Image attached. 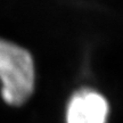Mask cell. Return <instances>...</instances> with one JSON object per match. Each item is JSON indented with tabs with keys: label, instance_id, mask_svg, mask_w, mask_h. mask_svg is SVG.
Wrapping results in <instances>:
<instances>
[{
	"label": "cell",
	"instance_id": "obj_1",
	"mask_svg": "<svg viewBox=\"0 0 123 123\" xmlns=\"http://www.w3.org/2000/svg\"><path fill=\"white\" fill-rule=\"evenodd\" d=\"M34 63L26 49L0 39V83L5 101L21 106L34 89Z\"/></svg>",
	"mask_w": 123,
	"mask_h": 123
},
{
	"label": "cell",
	"instance_id": "obj_2",
	"mask_svg": "<svg viewBox=\"0 0 123 123\" xmlns=\"http://www.w3.org/2000/svg\"><path fill=\"white\" fill-rule=\"evenodd\" d=\"M108 104L100 93L82 89L72 96L67 111V123H106Z\"/></svg>",
	"mask_w": 123,
	"mask_h": 123
}]
</instances>
